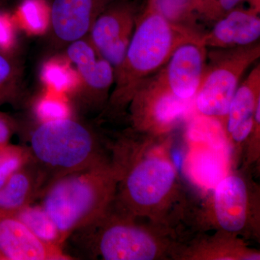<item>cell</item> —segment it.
<instances>
[{
	"mask_svg": "<svg viewBox=\"0 0 260 260\" xmlns=\"http://www.w3.org/2000/svg\"><path fill=\"white\" fill-rule=\"evenodd\" d=\"M0 252L5 260H70L59 246L37 237L11 212L0 209Z\"/></svg>",
	"mask_w": 260,
	"mask_h": 260,
	"instance_id": "obj_13",
	"label": "cell"
},
{
	"mask_svg": "<svg viewBox=\"0 0 260 260\" xmlns=\"http://www.w3.org/2000/svg\"><path fill=\"white\" fill-rule=\"evenodd\" d=\"M28 150L44 189L58 178L109 160L93 128L69 117L42 121L32 132Z\"/></svg>",
	"mask_w": 260,
	"mask_h": 260,
	"instance_id": "obj_5",
	"label": "cell"
},
{
	"mask_svg": "<svg viewBox=\"0 0 260 260\" xmlns=\"http://www.w3.org/2000/svg\"><path fill=\"white\" fill-rule=\"evenodd\" d=\"M19 73L20 70L16 61L8 54L0 51V100L16 81Z\"/></svg>",
	"mask_w": 260,
	"mask_h": 260,
	"instance_id": "obj_23",
	"label": "cell"
},
{
	"mask_svg": "<svg viewBox=\"0 0 260 260\" xmlns=\"http://www.w3.org/2000/svg\"><path fill=\"white\" fill-rule=\"evenodd\" d=\"M155 9L172 23L182 25L192 0H150Z\"/></svg>",
	"mask_w": 260,
	"mask_h": 260,
	"instance_id": "obj_22",
	"label": "cell"
},
{
	"mask_svg": "<svg viewBox=\"0 0 260 260\" xmlns=\"http://www.w3.org/2000/svg\"><path fill=\"white\" fill-rule=\"evenodd\" d=\"M78 231L84 232L91 252L105 260L167 259L177 244L172 229L143 223L114 202L101 218Z\"/></svg>",
	"mask_w": 260,
	"mask_h": 260,
	"instance_id": "obj_4",
	"label": "cell"
},
{
	"mask_svg": "<svg viewBox=\"0 0 260 260\" xmlns=\"http://www.w3.org/2000/svg\"><path fill=\"white\" fill-rule=\"evenodd\" d=\"M38 114L42 121L54 120L68 117V112L64 106L55 102H42L38 108Z\"/></svg>",
	"mask_w": 260,
	"mask_h": 260,
	"instance_id": "obj_24",
	"label": "cell"
},
{
	"mask_svg": "<svg viewBox=\"0 0 260 260\" xmlns=\"http://www.w3.org/2000/svg\"><path fill=\"white\" fill-rule=\"evenodd\" d=\"M170 145L171 135L152 136L132 128L116 143L112 159L119 177L116 206L169 229L182 213V189Z\"/></svg>",
	"mask_w": 260,
	"mask_h": 260,
	"instance_id": "obj_1",
	"label": "cell"
},
{
	"mask_svg": "<svg viewBox=\"0 0 260 260\" xmlns=\"http://www.w3.org/2000/svg\"><path fill=\"white\" fill-rule=\"evenodd\" d=\"M145 0H113L94 22L88 39L114 73L125 56Z\"/></svg>",
	"mask_w": 260,
	"mask_h": 260,
	"instance_id": "obj_9",
	"label": "cell"
},
{
	"mask_svg": "<svg viewBox=\"0 0 260 260\" xmlns=\"http://www.w3.org/2000/svg\"><path fill=\"white\" fill-rule=\"evenodd\" d=\"M244 3L260 10V0H192L182 25L202 36L216 22Z\"/></svg>",
	"mask_w": 260,
	"mask_h": 260,
	"instance_id": "obj_19",
	"label": "cell"
},
{
	"mask_svg": "<svg viewBox=\"0 0 260 260\" xmlns=\"http://www.w3.org/2000/svg\"><path fill=\"white\" fill-rule=\"evenodd\" d=\"M31 160L28 148L10 143L0 147V188Z\"/></svg>",
	"mask_w": 260,
	"mask_h": 260,
	"instance_id": "obj_21",
	"label": "cell"
},
{
	"mask_svg": "<svg viewBox=\"0 0 260 260\" xmlns=\"http://www.w3.org/2000/svg\"><path fill=\"white\" fill-rule=\"evenodd\" d=\"M260 104V64L251 70L234 94L222 128L229 148L239 156L246 147L254 126L256 107ZM245 149V148H244Z\"/></svg>",
	"mask_w": 260,
	"mask_h": 260,
	"instance_id": "obj_12",
	"label": "cell"
},
{
	"mask_svg": "<svg viewBox=\"0 0 260 260\" xmlns=\"http://www.w3.org/2000/svg\"><path fill=\"white\" fill-rule=\"evenodd\" d=\"M0 260H5L4 256L2 254L1 252H0Z\"/></svg>",
	"mask_w": 260,
	"mask_h": 260,
	"instance_id": "obj_26",
	"label": "cell"
},
{
	"mask_svg": "<svg viewBox=\"0 0 260 260\" xmlns=\"http://www.w3.org/2000/svg\"><path fill=\"white\" fill-rule=\"evenodd\" d=\"M194 102L181 100L168 89L158 72L140 84L129 104L135 131L165 137L177 128Z\"/></svg>",
	"mask_w": 260,
	"mask_h": 260,
	"instance_id": "obj_8",
	"label": "cell"
},
{
	"mask_svg": "<svg viewBox=\"0 0 260 260\" xmlns=\"http://www.w3.org/2000/svg\"><path fill=\"white\" fill-rule=\"evenodd\" d=\"M259 9L239 6L200 37L207 49H233L259 42Z\"/></svg>",
	"mask_w": 260,
	"mask_h": 260,
	"instance_id": "obj_15",
	"label": "cell"
},
{
	"mask_svg": "<svg viewBox=\"0 0 260 260\" xmlns=\"http://www.w3.org/2000/svg\"><path fill=\"white\" fill-rule=\"evenodd\" d=\"M173 259L259 260L260 253L248 247L237 236L217 232L212 237H198L186 245L177 243Z\"/></svg>",
	"mask_w": 260,
	"mask_h": 260,
	"instance_id": "obj_16",
	"label": "cell"
},
{
	"mask_svg": "<svg viewBox=\"0 0 260 260\" xmlns=\"http://www.w3.org/2000/svg\"><path fill=\"white\" fill-rule=\"evenodd\" d=\"M260 57V44L233 49H210L194 107L200 116L223 124L246 70Z\"/></svg>",
	"mask_w": 260,
	"mask_h": 260,
	"instance_id": "obj_6",
	"label": "cell"
},
{
	"mask_svg": "<svg viewBox=\"0 0 260 260\" xmlns=\"http://www.w3.org/2000/svg\"><path fill=\"white\" fill-rule=\"evenodd\" d=\"M66 54L79 74L80 103L87 110L104 111L114 86V68L97 52L88 37L68 44Z\"/></svg>",
	"mask_w": 260,
	"mask_h": 260,
	"instance_id": "obj_10",
	"label": "cell"
},
{
	"mask_svg": "<svg viewBox=\"0 0 260 260\" xmlns=\"http://www.w3.org/2000/svg\"><path fill=\"white\" fill-rule=\"evenodd\" d=\"M207 55L208 49L199 38L181 44L159 70L162 81L176 97L194 102L204 75Z\"/></svg>",
	"mask_w": 260,
	"mask_h": 260,
	"instance_id": "obj_11",
	"label": "cell"
},
{
	"mask_svg": "<svg viewBox=\"0 0 260 260\" xmlns=\"http://www.w3.org/2000/svg\"><path fill=\"white\" fill-rule=\"evenodd\" d=\"M212 190L202 211L205 223L237 237L259 235V191L246 173L228 172Z\"/></svg>",
	"mask_w": 260,
	"mask_h": 260,
	"instance_id": "obj_7",
	"label": "cell"
},
{
	"mask_svg": "<svg viewBox=\"0 0 260 260\" xmlns=\"http://www.w3.org/2000/svg\"><path fill=\"white\" fill-rule=\"evenodd\" d=\"M200 37L189 27L169 21L150 0H145L104 111L110 115L122 114L140 84L161 70L181 44Z\"/></svg>",
	"mask_w": 260,
	"mask_h": 260,
	"instance_id": "obj_2",
	"label": "cell"
},
{
	"mask_svg": "<svg viewBox=\"0 0 260 260\" xmlns=\"http://www.w3.org/2000/svg\"><path fill=\"white\" fill-rule=\"evenodd\" d=\"M5 0H0V5H2V3H3V2H5Z\"/></svg>",
	"mask_w": 260,
	"mask_h": 260,
	"instance_id": "obj_27",
	"label": "cell"
},
{
	"mask_svg": "<svg viewBox=\"0 0 260 260\" xmlns=\"http://www.w3.org/2000/svg\"><path fill=\"white\" fill-rule=\"evenodd\" d=\"M11 213L14 214L39 239L61 247V244L65 241L64 238L41 205H27Z\"/></svg>",
	"mask_w": 260,
	"mask_h": 260,
	"instance_id": "obj_20",
	"label": "cell"
},
{
	"mask_svg": "<svg viewBox=\"0 0 260 260\" xmlns=\"http://www.w3.org/2000/svg\"><path fill=\"white\" fill-rule=\"evenodd\" d=\"M44 187V177L31 159L0 188V209L13 212L31 205Z\"/></svg>",
	"mask_w": 260,
	"mask_h": 260,
	"instance_id": "obj_18",
	"label": "cell"
},
{
	"mask_svg": "<svg viewBox=\"0 0 260 260\" xmlns=\"http://www.w3.org/2000/svg\"><path fill=\"white\" fill-rule=\"evenodd\" d=\"M113 0H52L51 36L56 44L68 46L88 37L99 15Z\"/></svg>",
	"mask_w": 260,
	"mask_h": 260,
	"instance_id": "obj_14",
	"label": "cell"
},
{
	"mask_svg": "<svg viewBox=\"0 0 260 260\" xmlns=\"http://www.w3.org/2000/svg\"><path fill=\"white\" fill-rule=\"evenodd\" d=\"M15 130L14 121L10 116L0 112V147L9 143Z\"/></svg>",
	"mask_w": 260,
	"mask_h": 260,
	"instance_id": "obj_25",
	"label": "cell"
},
{
	"mask_svg": "<svg viewBox=\"0 0 260 260\" xmlns=\"http://www.w3.org/2000/svg\"><path fill=\"white\" fill-rule=\"evenodd\" d=\"M186 156V170L193 181L207 189H213L229 172L226 149L201 142H192Z\"/></svg>",
	"mask_w": 260,
	"mask_h": 260,
	"instance_id": "obj_17",
	"label": "cell"
},
{
	"mask_svg": "<svg viewBox=\"0 0 260 260\" xmlns=\"http://www.w3.org/2000/svg\"><path fill=\"white\" fill-rule=\"evenodd\" d=\"M117 171L112 160L67 174L42 192L43 209L66 240L102 216L115 199Z\"/></svg>",
	"mask_w": 260,
	"mask_h": 260,
	"instance_id": "obj_3",
	"label": "cell"
}]
</instances>
